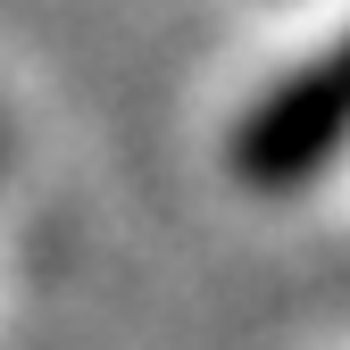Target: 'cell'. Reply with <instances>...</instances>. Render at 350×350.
Listing matches in <instances>:
<instances>
[{"label":"cell","mask_w":350,"mask_h":350,"mask_svg":"<svg viewBox=\"0 0 350 350\" xmlns=\"http://www.w3.org/2000/svg\"><path fill=\"white\" fill-rule=\"evenodd\" d=\"M350 134V42L325 51L317 67L284 75L267 100L242 117L234 134V167L250 184H300V175H317Z\"/></svg>","instance_id":"6da1fadb"}]
</instances>
